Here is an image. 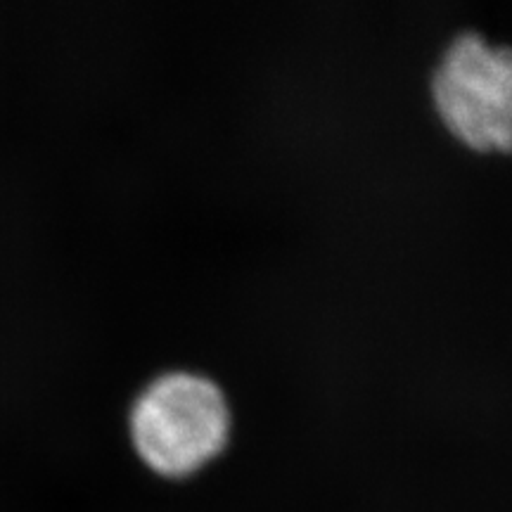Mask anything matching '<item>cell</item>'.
Masks as SVG:
<instances>
[{
	"label": "cell",
	"mask_w": 512,
	"mask_h": 512,
	"mask_svg": "<svg viewBox=\"0 0 512 512\" xmlns=\"http://www.w3.org/2000/svg\"><path fill=\"white\" fill-rule=\"evenodd\" d=\"M432 102L453 138L477 152H512V48L460 34L432 76Z\"/></svg>",
	"instance_id": "2"
},
{
	"label": "cell",
	"mask_w": 512,
	"mask_h": 512,
	"mask_svg": "<svg viewBox=\"0 0 512 512\" xmlns=\"http://www.w3.org/2000/svg\"><path fill=\"white\" fill-rule=\"evenodd\" d=\"M230 425L233 415L223 389L190 370L155 377L128 413L138 458L169 479L195 475L221 456L228 446Z\"/></svg>",
	"instance_id": "1"
}]
</instances>
